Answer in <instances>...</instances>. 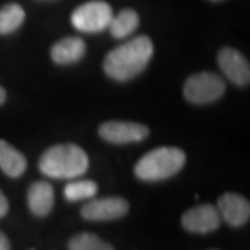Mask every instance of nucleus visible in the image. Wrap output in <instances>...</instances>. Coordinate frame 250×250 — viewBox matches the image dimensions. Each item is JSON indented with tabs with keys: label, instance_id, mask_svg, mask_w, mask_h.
<instances>
[{
	"label": "nucleus",
	"instance_id": "obj_1",
	"mask_svg": "<svg viewBox=\"0 0 250 250\" xmlns=\"http://www.w3.org/2000/svg\"><path fill=\"white\" fill-rule=\"evenodd\" d=\"M153 50V42L149 36H136L108 52L103 62V70L117 82L131 81L147 67Z\"/></svg>",
	"mask_w": 250,
	"mask_h": 250
},
{
	"label": "nucleus",
	"instance_id": "obj_2",
	"mask_svg": "<svg viewBox=\"0 0 250 250\" xmlns=\"http://www.w3.org/2000/svg\"><path fill=\"white\" fill-rule=\"evenodd\" d=\"M89 167L85 150L74 143H62L49 147L39 159V170L54 179H74L83 175Z\"/></svg>",
	"mask_w": 250,
	"mask_h": 250
},
{
	"label": "nucleus",
	"instance_id": "obj_3",
	"mask_svg": "<svg viewBox=\"0 0 250 250\" xmlns=\"http://www.w3.org/2000/svg\"><path fill=\"white\" fill-rule=\"evenodd\" d=\"M187 154L179 147L163 146L147 152L136 163V178L145 182H157L171 178L185 166Z\"/></svg>",
	"mask_w": 250,
	"mask_h": 250
},
{
	"label": "nucleus",
	"instance_id": "obj_4",
	"mask_svg": "<svg viewBox=\"0 0 250 250\" xmlns=\"http://www.w3.org/2000/svg\"><path fill=\"white\" fill-rule=\"evenodd\" d=\"M225 93V82L214 72L202 71L190 75L184 85V96L193 104H208L221 99Z\"/></svg>",
	"mask_w": 250,
	"mask_h": 250
},
{
	"label": "nucleus",
	"instance_id": "obj_5",
	"mask_svg": "<svg viewBox=\"0 0 250 250\" xmlns=\"http://www.w3.org/2000/svg\"><path fill=\"white\" fill-rule=\"evenodd\" d=\"M113 17V9L106 1L92 0L74 10L71 22L74 28L81 32L96 34L108 28Z\"/></svg>",
	"mask_w": 250,
	"mask_h": 250
},
{
	"label": "nucleus",
	"instance_id": "obj_6",
	"mask_svg": "<svg viewBox=\"0 0 250 250\" xmlns=\"http://www.w3.org/2000/svg\"><path fill=\"white\" fill-rule=\"evenodd\" d=\"M129 203L124 197L111 196L92 199L82 206L81 215L88 221H111L128 214Z\"/></svg>",
	"mask_w": 250,
	"mask_h": 250
},
{
	"label": "nucleus",
	"instance_id": "obj_7",
	"mask_svg": "<svg viewBox=\"0 0 250 250\" xmlns=\"http://www.w3.org/2000/svg\"><path fill=\"white\" fill-rule=\"evenodd\" d=\"M99 135L106 142L114 145L142 142L147 138L149 128L139 123L129 121H107L99 126Z\"/></svg>",
	"mask_w": 250,
	"mask_h": 250
},
{
	"label": "nucleus",
	"instance_id": "obj_8",
	"mask_svg": "<svg viewBox=\"0 0 250 250\" xmlns=\"http://www.w3.org/2000/svg\"><path fill=\"white\" fill-rule=\"evenodd\" d=\"M221 215L217 206L203 203L195 206L184 213L181 223L188 232L208 233L218 229L221 225Z\"/></svg>",
	"mask_w": 250,
	"mask_h": 250
},
{
	"label": "nucleus",
	"instance_id": "obj_9",
	"mask_svg": "<svg viewBox=\"0 0 250 250\" xmlns=\"http://www.w3.org/2000/svg\"><path fill=\"white\" fill-rule=\"evenodd\" d=\"M218 65L224 75L238 86H246L250 81V64L243 54L233 47H223L218 52Z\"/></svg>",
	"mask_w": 250,
	"mask_h": 250
},
{
	"label": "nucleus",
	"instance_id": "obj_10",
	"mask_svg": "<svg viewBox=\"0 0 250 250\" xmlns=\"http://www.w3.org/2000/svg\"><path fill=\"white\" fill-rule=\"evenodd\" d=\"M217 208L224 221L231 227H242L249 221L250 203L239 193H224L217 202Z\"/></svg>",
	"mask_w": 250,
	"mask_h": 250
},
{
	"label": "nucleus",
	"instance_id": "obj_11",
	"mask_svg": "<svg viewBox=\"0 0 250 250\" xmlns=\"http://www.w3.org/2000/svg\"><path fill=\"white\" fill-rule=\"evenodd\" d=\"M28 207L36 217H46L54 206V190L45 181H36L28 189Z\"/></svg>",
	"mask_w": 250,
	"mask_h": 250
},
{
	"label": "nucleus",
	"instance_id": "obj_12",
	"mask_svg": "<svg viewBox=\"0 0 250 250\" xmlns=\"http://www.w3.org/2000/svg\"><path fill=\"white\" fill-rule=\"evenodd\" d=\"M86 53V43L75 36L62 38L56 42L50 50L52 60L59 65H68L78 62Z\"/></svg>",
	"mask_w": 250,
	"mask_h": 250
},
{
	"label": "nucleus",
	"instance_id": "obj_13",
	"mask_svg": "<svg viewBox=\"0 0 250 250\" xmlns=\"http://www.w3.org/2000/svg\"><path fill=\"white\" fill-rule=\"evenodd\" d=\"M0 170L10 178H20L27 170L25 156L4 139H0Z\"/></svg>",
	"mask_w": 250,
	"mask_h": 250
},
{
	"label": "nucleus",
	"instance_id": "obj_14",
	"mask_svg": "<svg viewBox=\"0 0 250 250\" xmlns=\"http://www.w3.org/2000/svg\"><path fill=\"white\" fill-rule=\"evenodd\" d=\"M139 25V16L132 9H125L120 11L116 17H113L110 22V32L117 39H124L132 35Z\"/></svg>",
	"mask_w": 250,
	"mask_h": 250
},
{
	"label": "nucleus",
	"instance_id": "obj_15",
	"mask_svg": "<svg viewBox=\"0 0 250 250\" xmlns=\"http://www.w3.org/2000/svg\"><path fill=\"white\" fill-rule=\"evenodd\" d=\"M25 21V11L17 3H9L0 9V35L16 32Z\"/></svg>",
	"mask_w": 250,
	"mask_h": 250
},
{
	"label": "nucleus",
	"instance_id": "obj_16",
	"mask_svg": "<svg viewBox=\"0 0 250 250\" xmlns=\"http://www.w3.org/2000/svg\"><path fill=\"white\" fill-rule=\"evenodd\" d=\"M98 193V184L89 179L72 181L64 188V197L68 202L89 200Z\"/></svg>",
	"mask_w": 250,
	"mask_h": 250
},
{
	"label": "nucleus",
	"instance_id": "obj_17",
	"mask_svg": "<svg viewBox=\"0 0 250 250\" xmlns=\"http://www.w3.org/2000/svg\"><path fill=\"white\" fill-rule=\"evenodd\" d=\"M68 250H116L108 242L103 241L98 235L82 232L72 236L68 242Z\"/></svg>",
	"mask_w": 250,
	"mask_h": 250
},
{
	"label": "nucleus",
	"instance_id": "obj_18",
	"mask_svg": "<svg viewBox=\"0 0 250 250\" xmlns=\"http://www.w3.org/2000/svg\"><path fill=\"white\" fill-rule=\"evenodd\" d=\"M9 213V200L4 196V193L0 190V218Z\"/></svg>",
	"mask_w": 250,
	"mask_h": 250
},
{
	"label": "nucleus",
	"instance_id": "obj_19",
	"mask_svg": "<svg viewBox=\"0 0 250 250\" xmlns=\"http://www.w3.org/2000/svg\"><path fill=\"white\" fill-rule=\"evenodd\" d=\"M10 249H11V246H10L9 238L0 231V250H10Z\"/></svg>",
	"mask_w": 250,
	"mask_h": 250
},
{
	"label": "nucleus",
	"instance_id": "obj_20",
	"mask_svg": "<svg viewBox=\"0 0 250 250\" xmlns=\"http://www.w3.org/2000/svg\"><path fill=\"white\" fill-rule=\"evenodd\" d=\"M6 99H7V93H6V90H4L3 86H0V106H3V104H4Z\"/></svg>",
	"mask_w": 250,
	"mask_h": 250
},
{
	"label": "nucleus",
	"instance_id": "obj_21",
	"mask_svg": "<svg viewBox=\"0 0 250 250\" xmlns=\"http://www.w3.org/2000/svg\"><path fill=\"white\" fill-rule=\"evenodd\" d=\"M213 1H221V0H213Z\"/></svg>",
	"mask_w": 250,
	"mask_h": 250
},
{
	"label": "nucleus",
	"instance_id": "obj_22",
	"mask_svg": "<svg viewBox=\"0 0 250 250\" xmlns=\"http://www.w3.org/2000/svg\"><path fill=\"white\" fill-rule=\"evenodd\" d=\"M211 250H217V249H211Z\"/></svg>",
	"mask_w": 250,
	"mask_h": 250
}]
</instances>
